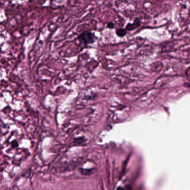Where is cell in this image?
I'll return each mask as SVG.
<instances>
[{"instance_id":"cell-1","label":"cell","mask_w":190,"mask_h":190,"mask_svg":"<svg viewBox=\"0 0 190 190\" xmlns=\"http://www.w3.org/2000/svg\"><path fill=\"white\" fill-rule=\"evenodd\" d=\"M97 39L94 33L89 31H84L78 36L79 41L85 46L92 44L96 41Z\"/></svg>"},{"instance_id":"cell-2","label":"cell","mask_w":190,"mask_h":190,"mask_svg":"<svg viewBox=\"0 0 190 190\" xmlns=\"http://www.w3.org/2000/svg\"><path fill=\"white\" fill-rule=\"evenodd\" d=\"M141 22L140 19L137 17L134 19L133 23H128V24H127L125 29L127 31H128L134 30L135 29H136L137 28L141 26Z\"/></svg>"},{"instance_id":"cell-3","label":"cell","mask_w":190,"mask_h":190,"mask_svg":"<svg viewBox=\"0 0 190 190\" xmlns=\"http://www.w3.org/2000/svg\"><path fill=\"white\" fill-rule=\"evenodd\" d=\"M115 33H116V35H117L118 37L123 38L127 35V32L125 28H120L117 29V30H116L115 31Z\"/></svg>"},{"instance_id":"cell-4","label":"cell","mask_w":190,"mask_h":190,"mask_svg":"<svg viewBox=\"0 0 190 190\" xmlns=\"http://www.w3.org/2000/svg\"><path fill=\"white\" fill-rule=\"evenodd\" d=\"M114 26H115V25L114 23H113V22H110V23H108L107 24V27L108 28L113 29L114 28Z\"/></svg>"}]
</instances>
